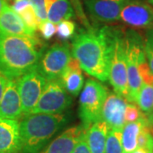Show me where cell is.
Listing matches in <instances>:
<instances>
[{"instance_id": "9a60e30c", "label": "cell", "mask_w": 153, "mask_h": 153, "mask_svg": "<svg viewBox=\"0 0 153 153\" xmlns=\"http://www.w3.org/2000/svg\"><path fill=\"white\" fill-rule=\"evenodd\" d=\"M21 150L20 123L0 117V153H19Z\"/></svg>"}, {"instance_id": "836d02e7", "label": "cell", "mask_w": 153, "mask_h": 153, "mask_svg": "<svg viewBox=\"0 0 153 153\" xmlns=\"http://www.w3.org/2000/svg\"><path fill=\"white\" fill-rule=\"evenodd\" d=\"M6 1L5 0H0V14L2 13L3 11V9L4 8V6L6 5Z\"/></svg>"}, {"instance_id": "603a6c76", "label": "cell", "mask_w": 153, "mask_h": 153, "mask_svg": "<svg viewBox=\"0 0 153 153\" xmlns=\"http://www.w3.org/2000/svg\"><path fill=\"white\" fill-rule=\"evenodd\" d=\"M137 146L153 152V128L150 123L145 124L140 132L137 139Z\"/></svg>"}, {"instance_id": "8992f818", "label": "cell", "mask_w": 153, "mask_h": 153, "mask_svg": "<svg viewBox=\"0 0 153 153\" xmlns=\"http://www.w3.org/2000/svg\"><path fill=\"white\" fill-rule=\"evenodd\" d=\"M124 36L128 86V101L134 103L136 102L138 94L143 84L140 73V65L141 60L146 57V55L144 51V44L138 33L128 32Z\"/></svg>"}, {"instance_id": "5b68a950", "label": "cell", "mask_w": 153, "mask_h": 153, "mask_svg": "<svg viewBox=\"0 0 153 153\" xmlns=\"http://www.w3.org/2000/svg\"><path fill=\"white\" fill-rule=\"evenodd\" d=\"M108 94V89L100 82L87 80L79 98V117L83 128L87 129L101 120L102 108Z\"/></svg>"}, {"instance_id": "f546056e", "label": "cell", "mask_w": 153, "mask_h": 153, "mask_svg": "<svg viewBox=\"0 0 153 153\" xmlns=\"http://www.w3.org/2000/svg\"><path fill=\"white\" fill-rule=\"evenodd\" d=\"M71 153H91L89 151V148L88 146V144L85 140V135L80 140V141L76 144V147L74 148L73 152Z\"/></svg>"}, {"instance_id": "ba28073f", "label": "cell", "mask_w": 153, "mask_h": 153, "mask_svg": "<svg viewBox=\"0 0 153 153\" xmlns=\"http://www.w3.org/2000/svg\"><path fill=\"white\" fill-rule=\"evenodd\" d=\"M46 82L47 79L39 71L38 67L17 78L24 116L31 114L44 91Z\"/></svg>"}, {"instance_id": "8fae6325", "label": "cell", "mask_w": 153, "mask_h": 153, "mask_svg": "<svg viewBox=\"0 0 153 153\" xmlns=\"http://www.w3.org/2000/svg\"><path fill=\"white\" fill-rule=\"evenodd\" d=\"M130 0H84L91 19L95 22L110 23L120 19L122 9Z\"/></svg>"}, {"instance_id": "277c9868", "label": "cell", "mask_w": 153, "mask_h": 153, "mask_svg": "<svg viewBox=\"0 0 153 153\" xmlns=\"http://www.w3.org/2000/svg\"><path fill=\"white\" fill-rule=\"evenodd\" d=\"M115 93L128 100V86L126 62L125 36L118 28L111 27L109 79Z\"/></svg>"}, {"instance_id": "30bf717a", "label": "cell", "mask_w": 153, "mask_h": 153, "mask_svg": "<svg viewBox=\"0 0 153 153\" xmlns=\"http://www.w3.org/2000/svg\"><path fill=\"white\" fill-rule=\"evenodd\" d=\"M120 19L135 29L153 27V8L140 1H128L122 9Z\"/></svg>"}, {"instance_id": "44dd1931", "label": "cell", "mask_w": 153, "mask_h": 153, "mask_svg": "<svg viewBox=\"0 0 153 153\" xmlns=\"http://www.w3.org/2000/svg\"><path fill=\"white\" fill-rule=\"evenodd\" d=\"M136 103L143 113H153V84L143 83L138 94Z\"/></svg>"}, {"instance_id": "f1b7e54d", "label": "cell", "mask_w": 153, "mask_h": 153, "mask_svg": "<svg viewBox=\"0 0 153 153\" xmlns=\"http://www.w3.org/2000/svg\"><path fill=\"white\" fill-rule=\"evenodd\" d=\"M36 15L40 20V22L48 20L47 18V10L45 5V0H30Z\"/></svg>"}, {"instance_id": "ffe728a7", "label": "cell", "mask_w": 153, "mask_h": 153, "mask_svg": "<svg viewBox=\"0 0 153 153\" xmlns=\"http://www.w3.org/2000/svg\"><path fill=\"white\" fill-rule=\"evenodd\" d=\"M47 18L55 24L69 20L75 16V12L69 0H45Z\"/></svg>"}, {"instance_id": "83f0119b", "label": "cell", "mask_w": 153, "mask_h": 153, "mask_svg": "<svg viewBox=\"0 0 153 153\" xmlns=\"http://www.w3.org/2000/svg\"><path fill=\"white\" fill-rule=\"evenodd\" d=\"M143 116V112H141L139 106H137L133 103L127 105L125 111V121L127 123L135 122L141 118Z\"/></svg>"}, {"instance_id": "7c38bea8", "label": "cell", "mask_w": 153, "mask_h": 153, "mask_svg": "<svg viewBox=\"0 0 153 153\" xmlns=\"http://www.w3.org/2000/svg\"><path fill=\"white\" fill-rule=\"evenodd\" d=\"M127 105L125 98L116 93L108 94L102 108L101 120L107 123L110 129H123L126 124Z\"/></svg>"}, {"instance_id": "ac0fdd59", "label": "cell", "mask_w": 153, "mask_h": 153, "mask_svg": "<svg viewBox=\"0 0 153 153\" xmlns=\"http://www.w3.org/2000/svg\"><path fill=\"white\" fill-rule=\"evenodd\" d=\"M60 79L67 92L73 95H77L80 93L84 81L82 68L74 57H71Z\"/></svg>"}, {"instance_id": "cb8c5ba5", "label": "cell", "mask_w": 153, "mask_h": 153, "mask_svg": "<svg viewBox=\"0 0 153 153\" xmlns=\"http://www.w3.org/2000/svg\"><path fill=\"white\" fill-rule=\"evenodd\" d=\"M24 23L26 24V26L28 28H30L32 31L34 33H36L37 29H38V26L40 23V20L38 19V17L36 15V12L33 9L32 4L30 5H28L25 10L22 11L20 14H18Z\"/></svg>"}, {"instance_id": "6da1fadb", "label": "cell", "mask_w": 153, "mask_h": 153, "mask_svg": "<svg viewBox=\"0 0 153 153\" xmlns=\"http://www.w3.org/2000/svg\"><path fill=\"white\" fill-rule=\"evenodd\" d=\"M72 55L82 70L88 75L105 82L109 79L111 57V27L88 28L75 35Z\"/></svg>"}, {"instance_id": "4dcf8cb0", "label": "cell", "mask_w": 153, "mask_h": 153, "mask_svg": "<svg viewBox=\"0 0 153 153\" xmlns=\"http://www.w3.org/2000/svg\"><path fill=\"white\" fill-rule=\"evenodd\" d=\"M30 4H31L30 0H15L12 5V9L16 11L17 14H20Z\"/></svg>"}, {"instance_id": "5bb4252c", "label": "cell", "mask_w": 153, "mask_h": 153, "mask_svg": "<svg viewBox=\"0 0 153 153\" xmlns=\"http://www.w3.org/2000/svg\"><path fill=\"white\" fill-rule=\"evenodd\" d=\"M86 130L82 125L71 127L53 140L39 153H71L76 144L85 135Z\"/></svg>"}, {"instance_id": "1f68e13d", "label": "cell", "mask_w": 153, "mask_h": 153, "mask_svg": "<svg viewBox=\"0 0 153 153\" xmlns=\"http://www.w3.org/2000/svg\"><path fill=\"white\" fill-rule=\"evenodd\" d=\"M8 80H9V77L6 76L4 73H3L2 71H0V101L3 98V95H4V93Z\"/></svg>"}, {"instance_id": "2e32d148", "label": "cell", "mask_w": 153, "mask_h": 153, "mask_svg": "<svg viewBox=\"0 0 153 153\" xmlns=\"http://www.w3.org/2000/svg\"><path fill=\"white\" fill-rule=\"evenodd\" d=\"M0 33L16 36H35V33L26 26L21 16L8 4L0 14Z\"/></svg>"}, {"instance_id": "4fadbf2b", "label": "cell", "mask_w": 153, "mask_h": 153, "mask_svg": "<svg viewBox=\"0 0 153 153\" xmlns=\"http://www.w3.org/2000/svg\"><path fill=\"white\" fill-rule=\"evenodd\" d=\"M23 116L17 79L9 78L3 98L0 101V117L18 120Z\"/></svg>"}, {"instance_id": "7a4b0ae2", "label": "cell", "mask_w": 153, "mask_h": 153, "mask_svg": "<svg viewBox=\"0 0 153 153\" xmlns=\"http://www.w3.org/2000/svg\"><path fill=\"white\" fill-rule=\"evenodd\" d=\"M39 39L0 33V71L9 78L17 79L38 67L43 55Z\"/></svg>"}, {"instance_id": "e575fe53", "label": "cell", "mask_w": 153, "mask_h": 153, "mask_svg": "<svg viewBox=\"0 0 153 153\" xmlns=\"http://www.w3.org/2000/svg\"><path fill=\"white\" fill-rule=\"evenodd\" d=\"M148 1H149L152 4H153V0H148Z\"/></svg>"}, {"instance_id": "52a82bcc", "label": "cell", "mask_w": 153, "mask_h": 153, "mask_svg": "<svg viewBox=\"0 0 153 153\" xmlns=\"http://www.w3.org/2000/svg\"><path fill=\"white\" fill-rule=\"evenodd\" d=\"M71 103V97L60 78L47 80L44 91L31 114L62 113Z\"/></svg>"}, {"instance_id": "d6a6232c", "label": "cell", "mask_w": 153, "mask_h": 153, "mask_svg": "<svg viewBox=\"0 0 153 153\" xmlns=\"http://www.w3.org/2000/svg\"><path fill=\"white\" fill-rule=\"evenodd\" d=\"M132 153H153L152 151H150L148 149H145V148H140L138 147L136 150H134Z\"/></svg>"}, {"instance_id": "d4e9b609", "label": "cell", "mask_w": 153, "mask_h": 153, "mask_svg": "<svg viewBox=\"0 0 153 153\" xmlns=\"http://www.w3.org/2000/svg\"><path fill=\"white\" fill-rule=\"evenodd\" d=\"M76 31V25L69 20H64L56 26V35L60 39H68L73 37Z\"/></svg>"}, {"instance_id": "e0dca14e", "label": "cell", "mask_w": 153, "mask_h": 153, "mask_svg": "<svg viewBox=\"0 0 153 153\" xmlns=\"http://www.w3.org/2000/svg\"><path fill=\"white\" fill-rule=\"evenodd\" d=\"M110 128L107 123L100 120L86 130L85 140L91 153H105V143Z\"/></svg>"}, {"instance_id": "484cf974", "label": "cell", "mask_w": 153, "mask_h": 153, "mask_svg": "<svg viewBox=\"0 0 153 153\" xmlns=\"http://www.w3.org/2000/svg\"><path fill=\"white\" fill-rule=\"evenodd\" d=\"M144 51L148 65L153 73V27L149 28L146 32L144 42Z\"/></svg>"}, {"instance_id": "7402d4cb", "label": "cell", "mask_w": 153, "mask_h": 153, "mask_svg": "<svg viewBox=\"0 0 153 153\" xmlns=\"http://www.w3.org/2000/svg\"><path fill=\"white\" fill-rule=\"evenodd\" d=\"M105 153H123L122 129H110L106 139Z\"/></svg>"}, {"instance_id": "3957f363", "label": "cell", "mask_w": 153, "mask_h": 153, "mask_svg": "<svg viewBox=\"0 0 153 153\" xmlns=\"http://www.w3.org/2000/svg\"><path fill=\"white\" fill-rule=\"evenodd\" d=\"M66 116L58 114H29L20 123L22 153H39L66 123Z\"/></svg>"}, {"instance_id": "d6986e66", "label": "cell", "mask_w": 153, "mask_h": 153, "mask_svg": "<svg viewBox=\"0 0 153 153\" xmlns=\"http://www.w3.org/2000/svg\"><path fill=\"white\" fill-rule=\"evenodd\" d=\"M150 123L148 117L145 113L140 119L132 123H127L122 129V145L123 153H132L137 149V139L145 124ZM152 125V124H151Z\"/></svg>"}, {"instance_id": "4316f807", "label": "cell", "mask_w": 153, "mask_h": 153, "mask_svg": "<svg viewBox=\"0 0 153 153\" xmlns=\"http://www.w3.org/2000/svg\"><path fill=\"white\" fill-rule=\"evenodd\" d=\"M38 30L41 33L44 39H50L55 33H56V26L55 23L46 20L44 22H41L38 26Z\"/></svg>"}, {"instance_id": "9c48e42d", "label": "cell", "mask_w": 153, "mask_h": 153, "mask_svg": "<svg viewBox=\"0 0 153 153\" xmlns=\"http://www.w3.org/2000/svg\"><path fill=\"white\" fill-rule=\"evenodd\" d=\"M71 59V49L67 44H55L43 54L38 69L47 80L58 79Z\"/></svg>"}]
</instances>
